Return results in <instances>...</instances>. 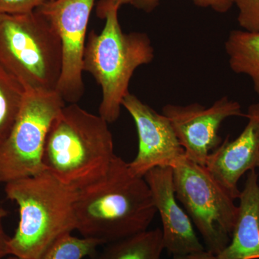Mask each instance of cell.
<instances>
[{
    "label": "cell",
    "instance_id": "6da1fadb",
    "mask_svg": "<svg viewBox=\"0 0 259 259\" xmlns=\"http://www.w3.org/2000/svg\"><path fill=\"white\" fill-rule=\"evenodd\" d=\"M156 209L144 177L116 156L106 176L78 190L75 215L81 237L109 244L147 231Z\"/></svg>",
    "mask_w": 259,
    "mask_h": 259
},
{
    "label": "cell",
    "instance_id": "7a4b0ae2",
    "mask_svg": "<svg viewBox=\"0 0 259 259\" xmlns=\"http://www.w3.org/2000/svg\"><path fill=\"white\" fill-rule=\"evenodd\" d=\"M108 124L76 103L65 105L48 133L44 171L76 190L101 180L117 156Z\"/></svg>",
    "mask_w": 259,
    "mask_h": 259
},
{
    "label": "cell",
    "instance_id": "3957f363",
    "mask_svg": "<svg viewBox=\"0 0 259 259\" xmlns=\"http://www.w3.org/2000/svg\"><path fill=\"white\" fill-rule=\"evenodd\" d=\"M7 198L18 204L19 223L8 243L9 255L36 258L61 237L76 230L78 190L47 171L5 185Z\"/></svg>",
    "mask_w": 259,
    "mask_h": 259
},
{
    "label": "cell",
    "instance_id": "277c9868",
    "mask_svg": "<svg viewBox=\"0 0 259 259\" xmlns=\"http://www.w3.org/2000/svg\"><path fill=\"white\" fill-rule=\"evenodd\" d=\"M119 8L108 0L100 2L99 13L105 19V26L100 33L90 32L83 59V71L93 75L102 89L99 115L109 124L120 117L135 71L154 59V49L146 33L122 31Z\"/></svg>",
    "mask_w": 259,
    "mask_h": 259
},
{
    "label": "cell",
    "instance_id": "5b68a950",
    "mask_svg": "<svg viewBox=\"0 0 259 259\" xmlns=\"http://www.w3.org/2000/svg\"><path fill=\"white\" fill-rule=\"evenodd\" d=\"M0 66L26 91L56 92L62 69L60 37L36 10L0 14Z\"/></svg>",
    "mask_w": 259,
    "mask_h": 259
},
{
    "label": "cell",
    "instance_id": "8992f818",
    "mask_svg": "<svg viewBox=\"0 0 259 259\" xmlns=\"http://www.w3.org/2000/svg\"><path fill=\"white\" fill-rule=\"evenodd\" d=\"M177 200L200 233L205 249L217 255L229 244L238 207L204 166L186 157L173 167Z\"/></svg>",
    "mask_w": 259,
    "mask_h": 259
},
{
    "label": "cell",
    "instance_id": "52a82bcc",
    "mask_svg": "<svg viewBox=\"0 0 259 259\" xmlns=\"http://www.w3.org/2000/svg\"><path fill=\"white\" fill-rule=\"evenodd\" d=\"M64 106L57 92L26 91L15 125L0 146V184L44 171L42 157L48 133Z\"/></svg>",
    "mask_w": 259,
    "mask_h": 259
},
{
    "label": "cell",
    "instance_id": "ba28073f",
    "mask_svg": "<svg viewBox=\"0 0 259 259\" xmlns=\"http://www.w3.org/2000/svg\"><path fill=\"white\" fill-rule=\"evenodd\" d=\"M95 0L45 1L35 10L55 29L62 47V69L56 92L76 103L84 92L83 59L87 30Z\"/></svg>",
    "mask_w": 259,
    "mask_h": 259
},
{
    "label": "cell",
    "instance_id": "9c48e42d",
    "mask_svg": "<svg viewBox=\"0 0 259 259\" xmlns=\"http://www.w3.org/2000/svg\"><path fill=\"white\" fill-rule=\"evenodd\" d=\"M175 131L186 158L205 166L207 158L222 143L219 130L226 119L244 116L239 102L223 97L206 107L199 103L168 104L162 109Z\"/></svg>",
    "mask_w": 259,
    "mask_h": 259
},
{
    "label": "cell",
    "instance_id": "30bf717a",
    "mask_svg": "<svg viewBox=\"0 0 259 259\" xmlns=\"http://www.w3.org/2000/svg\"><path fill=\"white\" fill-rule=\"evenodd\" d=\"M122 106L134 119L139 137L137 155L128 163L133 174L144 177L156 167L173 168L186 157L185 150L166 116L130 93L123 99Z\"/></svg>",
    "mask_w": 259,
    "mask_h": 259
},
{
    "label": "cell",
    "instance_id": "8fae6325",
    "mask_svg": "<svg viewBox=\"0 0 259 259\" xmlns=\"http://www.w3.org/2000/svg\"><path fill=\"white\" fill-rule=\"evenodd\" d=\"M144 178L161 217L164 249L174 256L205 250L190 218L179 204L174 187L173 168L156 167L147 172Z\"/></svg>",
    "mask_w": 259,
    "mask_h": 259
},
{
    "label": "cell",
    "instance_id": "7c38bea8",
    "mask_svg": "<svg viewBox=\"0 0 259 259\" xmlns=\"http://www.w3.org/2000/svg\"><path fill=\"white\" fill-rule=\"evenodd\" d=\"M246 125L236 139L226 141L209 155L205 167L233 199L239 197L238 182L246 172L259 167V102L245 114Z\"/></svg>",
    "mask_w": 259,
    "mask_h": 259
},
{
    "label": "cell",
    "instance_id": "4fadbf2b",
    "mask_svg": "<svg viewBox=\"0 0 259 259\" xmlns=\"http://www.w3.org/2000/svg\"><path fill=\"white\" fill-rule=\"evenodd\" d=\"M255 170L248 172L240 193L238 216L229 244L217 259H259V185Z\"/></svg>",
    "mask_w": 259,
    "mask_h": 259
},
{
    "label": "cell",
    "instance_id": "5bb4252c",
    "mask_svg": "<svg viewBox=\"0 0 259 259\" xmlns=\"http://www.w3.org/2000/svg\"><path fill=\"white\" fill-rule=\"evenodd\" d=\"M225 49L232 71L248 76L259 97V32L232 30Z\"/></svg>",
    "mask_w": 259,
    "mask_h": 259
},
{
    "label": "cell",
    "instance_id": "9a60e30c",
    "mask_svg": "<svg viewBox=\"0 0 259 259\" xmlns=\"http://www.w3.org/2000/svg\"><path fill=\"white\" fill-rule=\"evenodd\" d=\"M164 250L159 228L107 244L92 259H161Z\"/></svg>",
    "mask_w": 259,
    "mask_h": 259
},
{
    "label": "cell",
    "instance_id": "2e32d148",
    "mask_svg": "<svg viewBox=\"0 0 259 259\" xmlns=\"http://www.w3.org/2000/svg\"><path fill=\"white\" fill-rule=\"evenodd\" d=\"M25 93L23 85L0 66V146L15 125Z\"/></svg>",
    "mask_w": 259,
    "mask_h": 259
},
{
    "label": "cell",
    "instance_id": "e0dca14e",
    "mask_svg": "<svg viewBox=\"0 0 259 259\" xmlns=\"http://www.w3.org/2000/svg\"><path fill=\"white\" fill-rule=\"evenodd\" d=\"M99 245L95 240L78 238L69 233L59 238L36 258L29 259H83L93 256ZM8 259L23 258L11 255Z\"/></svg>",
    "mask_w": 259,
    "mask_h": 259
},
{
    "label": "cell",
    "instance_id": "ac0fdd59",
    "mask_svg": "<svg viewBox=\"0 0 259 259\" xmlns=\"http://www.w3.org/2000/svg\"><path fill=\"white\" fill-rule=\"evenodd\" d=\"M238 7V21L243 30L259 32V0H234Z\"/></svg>",
    "mask_w": 259,
    "mask_h": 259
},
{
    "label": "cell",
    "instance_id": "d6986e66",
    "mask_svg": "<svg viewBox=\"0 0 259 259\" xmlns=\"http://www.w3.org/2000/svg\"><path fill=\"white\" fill-rule=\"evenodd\" d=\"M194 4L202 8H209L219 13H226L234 5V0H192ZM159 0H136V8L150 12L154 9Z\"/></svg>",
    "mask_w": 259,
    "mask_h": 259
},
{
    "label": "cell",
    "instance_id": "ffe728a7",
    "mask_svg": "<svg viewBox=\"0 0 259 259\" xmlns=\"http://www.w3.org/2000/svg\"><path fill=\"white\" fill-rule=\"evenodd\" d=\"M45 0H0V14H23L34 11Z\"/></svg>",
    "mask_w": 259,
    "mask_h": 259
},
{
    "label": "cell",
    "instance_id": "44dd1931",
    "mask_svg": "<svg viewBox=\"0 0 259 259\" xmlns=\"http://www.w3.org/2000/svg\"><path fill=\"white\" fill-rule=\"evenodd\" d=\"M8 214V212L6 209L0 207V259L9 255L8 243H9L10 237L5 233L4 226H3V221Z\"/></svg>",
    "mask_w": 259,
    "mask_h": 259
},
{
    "label": "cell",
    "instance_id": "7402d4cb",
    "mask_svg": "<svg viewBox=\"0 0 259 259\" xmlns=\"http://www.w3.org/2000/svg\"><path fill=\"white\" fill-rule=\"evenodd\" d=\"M172 259H217V255L205 249L188 254L175 255Z\"/></svg>",
    "mask_w": 259,
    "mask_h": 259
},
{
    "label": "cell",
    "instance_id": "603a6c76",
    "mask_svg": "<svg viewBox=\"0 0 259 259\" xmlns=\"http://www.w3.org/2000/svg\"><path fill=\"white\" fill-rule=\"evenodd\" d=\"M112 4L116 5V6L120 8L122 5L126 4H131L134 5L136 0H108Z\"/></svg>",
    "mask_w": 259,
    "mask_h": 259
},
{
    "label": "cell",
    "instance_id": "cb8c5ba5",
    "mask_svg": "<svg viewBox=\"0 0 259 259\" xmlns=\"http://www.w3.org/2000/svg\"><path fill=\"white\" fill-rule=\"evenodd\" d=\"M45 1H53V0H45Z\"/></svg>",
    "mask_w": 259,
    "mask_h": 259
}]
</instances>
